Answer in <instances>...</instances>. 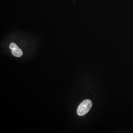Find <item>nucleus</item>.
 Instances as JSON below:
<instances>
[{"instance_id": "nucleus-2", "label": "nucleus", "mask_w": 133, "mask_h": 133, "mask_svg": "<svg viewBox=\"0 0 133 133\" xmlns=\"http://www.w3.org/2000/svg\"><path fill=\"white\" fill-rule=\"evenodd\" d=\"M9 47L12 50V54L14 56L19 57L23 55V53L22 50L15 43H11L9 46Z\"/></svg>"}, {"instance_id": "nucleus-1", "label": "nucleus", "mask_w": 133, "mask_h": 133, "mask_svg": "<svg viewBox=\"0 0 133 133\" xmlns=\"http://www.w3.org/2000/svg\"><path fill=\"white\" fill-rule=\"evenodd\" d=\"M92 101L90 99H86L81 103L77 110V114L80 116L85 115L91 109L92 107Z\"/></svg>"}]
</instances>
